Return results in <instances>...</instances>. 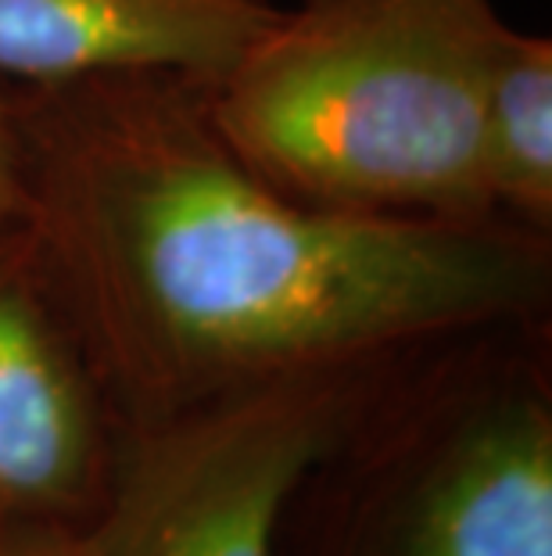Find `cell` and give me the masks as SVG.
Wrapping results in <instances>:
<instances>
[{
	"label": "cell",
	"instance_id": "1",
	"mask_svg": "<svg viewBox=\"0 0 552 556\" xmlns=\"http://www.w3.org/2000/svg\"><path fill=\"white\" fill-rule=\"evenodd\" d=\"M26 219L123 428L549 316L552 238L298 205L172 76L8 87Z\"/></svg>",
	"mask_w": 552,
	"mask_h": 556
},
{
	"label": "cell",
	"instance_id": "2",
	"mask_svg": "<svg viewBox=\"0 0 552 556\" xmlns=\"http://www.w3.org/2000/svg\"><path fill=\"white\" fill-rule=\"evenodd\" d=\"M496 0H298L205 87L230 151L298 205L491 223L480 90Z\"/></svg>",
	"mask_w": 552,
	"mask_h": 556
},
{
	"label": "cell",
	"instance_id": "3",
	"mask_svg": "<svg viewBox=\"0 0 552 556\" xmlns=\"http://www.w3.org/2000/svg\"><path fill=\"white\" fill-rule=\"evenodd\" d=\"M316 478L323 556H552L549 316L381 366Z\"/></svg>",
	"mask_w": 552,
	"mask_h": 556
},
{
	"label": "cell",
	"instance_id": "4",
	"mask_svg": "<svg viewBox=\"0 0 552 556\" xmlns=\"http://www.w3.org/2000/svg\"><path fill=\"white\" fill-rule=\"evenodd\" d=\"M377 370L252 388L126 428L90 520L101 553L280 556L291 510Z\"/></svg>",
	"mask_w": 552,
	"mask_h": 556
},
{
	"label": "cell",
	"instance_id": "5",
	"mask_svg": "<svg viewBox=\"0 0 552 556\" xmlns=\"http://www.w3.org/2000/svg\"><path fill=\"white\" fill-rule=\"evenodd\" d=\"M123 431L37 230L0 216V510L90 525Z\"/></svg>",
	"mask_w": 552,
	"mask_h": 556
},
{
	"label": "cell",
	"instance_id": "6",
	"mask_svg": "<svg viewBox=\"0 0 552 556\" xmlns=\"http://www.w3.org/2000/svg\"><path fill=\"white\" fill-rule=\"evenodd\" d=\"M277 11L273 0H0V83L172 76L213 87Z\"/></svg>",
	"mask_w": 552,
	"mask_h": 556
},
{
	"label": "cell",
	"instance_id": "7",
	"mask_svg": "<svg viewBox=\"0 0 552 556\" xmlns=\"http://www.w3.org/2000/svg\"><path fill=\"white\" fill-rule=\"evenodd\" d=\"M480 173L491 212L552 238V40L502 26L480 90Z\"/></svg>",
	"mask_w": 552,
	"mask_h": 556
},
{
	"label": "cell",
	"instance_id": "8",
	"mask_svg": "<svg viewBox=\"0 0 552 556\" xmlns=\"http://www.w3.org/2000/svg\"><path fill=\"white\" fill-rule=\"evenodd\" d=\"M0 556H104L90 525L0 510Z\"/></svg>",
	"mask_w": 552,
	"mask_h": 556
},
{
	"label": "cell",
	"instance_id": "9",
	"mask_svg": "<svg viewBox=\"0 0 552 556\" xmlns=\"http://www.w3.org/2000/svg\"><path fill=\"white\" fill-rule=\"evenodd\" d=\"M26 148H22L11 90L0 83V216H26Z\"/></svg>",
	"mask_w": 552,
	"mask_h": 556
}]
</instances>
